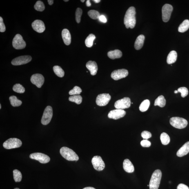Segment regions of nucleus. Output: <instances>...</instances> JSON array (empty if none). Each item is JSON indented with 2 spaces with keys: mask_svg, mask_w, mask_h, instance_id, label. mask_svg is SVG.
Masks as SVG:
<instances>
[{
  "mask_svg": "<svg viewBox=\"0 0 189 189\" xmlns=\"http://www.w3.org/2000/svg\"><path fill=\"white\" fill-rule=\"evenodd\" d=\"M136 9L134 7H130L126 11L124 18V24L127 28H133L136 24Z\"/></svg>",
  "mask_w": 189,
  "mask_h": 189,
  "instance_id": "1",
  "label": "nucleus"
},
{
  "mask_svg": "<svg viewBox=\"0 0 189 189\" xmlns=\"http://www.w3.org/2000/svg\"><path fill=\"white\" fill-rule=\"evenodd\" d=\"M60 153L67 160L72 161L79 160V157L76 153L67 147H62L60 150Z\"/></svg>",
  "mask_w": 189,
  "mask_h": 189,
  "instance_id": "2",
  "label": "nucleus"
},
{
  "mask_svg": "<svg viewBox=\"0 0 189 189\" xmlns=\"http://www.w3.org/2000/svg\"><path fill=\"white\" fill-rule=\"evenodd\" d=\"M162 173L159 170H156L153 173L150 183V189H158L160 183Z\"/></svg>",
  "mask_w": 189,
  "mask_h": 189,
  "instance_id": "3",
  "label": "nucleus"
},
{
  "mask_svg": "<svg viewBox=\"0 0 189 189\" xmlns=\"http://www.w3.org/2000/svg\"><path fill=\"white\" fill-rule=\"evenodd\" d=\"M170 123L173 126L176 128L182 129L185 128L188 124V121L183 118L173 117L171 118Z\"/></svg>",
  "mask_w": 189,
  "mask_h": 189,
  "instance_id": "4",
  "label": "nucleus"
},
{
  "mask_svg": "<svg viewBox=\"0 0 189 189\" xmlns=\"http://www.w3.org/2000/svg\"><path fill=\"white\" fill-rule=\"evenodd\" d=\"M22 143L17 138H10L4 143L3 146L7 149L18 148L21 146Z\"/></svg>",
  "mask_w": 189,
  "mask_h": 189,
  "instance_id": "5",
  "label": "nucleus"
},
{
  "mask_svg": "<svg viewBox=\"0 0 189 189\" xmlns=\"http://www.w3.org/2000/svg\"><path fill=\"white\" fill-rule=\"evenodd\" d=\"M53 109L50 106H47L45 109L41 120V123L43 125H47L50 122L52 118Z\"/></svg>",
  "mask_w": 189,
  "mask_h": 189,
  "instance_id": "6",
  "label": "nucleus"
},
{
  "mask_svg": "<svg viewBox=\"0 0 189 189\" xmlns=\"http://www.w3.org/2000/svg\"><path fill=\"white\" fill-rule=\"evenodd\" d=\"M12 45L16 50H22L26 46V43L22 36L17 34L13 40Z\"/></svg>",
  "mask_w": 189,
  "mask_h": 189,
  "instance_id": "7",
  "label": "nucleus"
},
{
  "mask_svg": "<svg viewBox=\"0 0 189 189\" xmlns=\"http://www.w3.org/2000/svg\"><path fill=\"white\" fill-rule=\"evenodd\" d=\"M173 8L171 5L169 4H165L162 9V19L163 22H167L170 20Z\"/></svg>",
  "mask_w": 189,
  "mask_h": 189,
  "instance_id": "8",
  "label": "nucleus"
},
{
  "mask_svg": "<svg viewBox=\"0 0 189 189\" xmlns=\"http://www.w3.org/2000/svg\"><path fill=\"white\" fill-rule=\"evenodd\" d=\"M30 157L31 159L36 160L42 163H48L50 161V158L48 156L41 153H34L31 154Z\"/></svg>",
  "mask_w": 189,
  "mask_h": 189,
  "instance_id": "9",
  "label": "nucleus"
},
{
  "mask_svg": "<svg viewBox=\"0 0 189 189\" xmlns=\"http://www.w3.org/2000/svg\"><path fill=\"white\" fill-rule=\"evenodd\" d=\"M131 104V102L129 98L125 97L119 100L114 103V107L116 109H124L129 108Z\"/></svg>",
  "mask_w": 189,
  "mask_h": 189,
  "instance_id": "10",
  "label": "nucleus"
},
{
  "mask_svg": "<svg viewBox=\"0 0 189 189\" xmlns=\"http://www.w3.org/2000/svg\"><path fill=\"white\" fill-rule=\"evenodd\" d=\"M92 162L94 168L96 170L102 171L105 168L104 162L100 156H94L92 159Z\"/></svg>",
  "mask_w": 189,
  "mask_h": 189,
  "instance_id": "11",
  "label": "nucleus"
},
{
  "mask_svg": "<svg viewBox=\"0 0 189 189\" xmlns=\"http://www.w3.org/2000/svg\"><path fill=\"white\" fill-rule=\"evenodd\" d=\"M111 99V97L108 94H99L96 99V103L99 106H104L106 105Z\"/></svg>",
  "mask_w": 189,
  "mask_h": 189,
  "instance_id": "12",
  "label": "nucleus"
},
{
  "mask_svg": "<svg viewBox=\"0 0 189 189\" xmlns=\"http://www.w3.org/2000/svg\"><path fill=\"white\" fill-rule=\"evenodd\" d=\"M32 59V58L30 56H20L13 60L11 63L14 66H19V65L27 64L31 61Z\"/></svg>",
  "mask_w": 189,
  "mask_h": 189,
  "instance_id": "13",
  "label": "nucleus"
},
{
  "mask_svg": "<svg viewBox=\"0 0 189 189\" xmlns=\"http://www.w3.org/2000/svg\"><path fill=\"white\" fill-rule=\"evenodd\" d=\"M45 79L42 75L39 74H33L31 77V81L38 88H41L44 83Z\"/></svg>",
  "mask_w": 189,
  "mask_h": 189,
  "instance_id": "14",
  "label": "nucleus"
},
{
  "mask_svg": "<svg viewBox=\"0 0 189 189\" xmlns=\"http://www.w3.org/2000/svg\"><path fill=\"white\" fill-rule=\"evenodd\" d=\"M129 74L128 70L124 69H120L114 71L111 74V77L115 80L123 79L126 77Z\"/></svg>",
  "mask_w": 189,
  "mask_h": 189,
  "instance_id": "15",
  "label": "nucleus"
},
{
  "mask_svg": "<svg viewBox=\"0 0 189 189\" xmlns=\"http://www.w3.org/2000/svg\"><path fill=\"white\" fill-rule=\"evenodd\" d=\"M125 114L126 112L124 110L121 109H116L111 111L108 114V117L109 119L116 120L124 117Z\"/></svg>",
  "mask_w": 189,
  "mask_h": 189,
  "instance_id": "16",
  "label": "nucleus"
},
{
  "mask_svg": "<svg viewBox=\"0 0 189 189\" xmlns=\"http://www.w3.org/2000/svg\"><path fill=\"white\" fill-rule=\"evenodd\" d=\"M32 28L36 31L42 33L45 30V26L44 23L42 21L39 20H36L32 23Z\"/></svg>",
  "mask_w": 189,
  "mask_h": 189,
  "instance_id": "17",
  "label": "nucleus"
},
{
  "mask_svg": "<svg viewBox=\"0 0 189 189\" xmlns=\"http://www.w3.org/2000/svg\"><path fill=\"white\" fill-rule=\"evenodd\" d=\"M86 67L90 71V74L92 75H95L97 73L98 67L97 63L95 61H90L87 63Z\"/></svg>",
  "mask_w": 189,
  "mask_h": 189,
  "instance_id": "18",
  "label": "nucleus"
},
{
  "mask_svg": "<svg viewBox=\"0 0 189 189\" xmlns=\"http://www.w3.org/2000/svg\"><path fill=\"white\" fill-rule=\"evenodd\" d=\"M62 37L65 45H69L70 44L71 42V36L68 30L67 29H63L62 32Z\"/></svg>",
  "mask_w": 189,
  "mask_h": 189,
  "instance_id": "19",
  "label": "nucleus"
},
{
  "mask_svg": "<svg viewBox=\"0 0 189 189\" xmlns=\"http://www.w3.org/2000/svg\"><path fill=\"white\" fill-rule=\"evenodd\" d=\"M123 168L125 172L132 173L134 171V167L129 160L125 159L123 161Z\"/></svg>",
  "mask_w": 189,
  "mask_h": 189,
  "instance_id": "20",
  "label": "nucleus"
},
{
  "mask_svg": "<svg viewBox=\"0 0 189 189\" xmlns=\"http://www.w3.org/2000/svg\"><path fill=\"white\" fill-rule=\"evenodd\" d=\"M189 152V141L185 143L178 151L177 155L178 157H182L186 155Z\"/></svg>",
  "mask_w": 189,
  "mask_h": 189,
  "instance_id": "21",
  "label": "nucleus"
},
{
  "mask_svg": "<svg viewBox=\"0 0 189 189\" xmlns=\"http://www.w3.org/2000/svg\"><path fill=\"white\" fill-rule=\"evenodd\" d=\"M145 38V36L143 35H140L138 36L134 43V48L136 50H140L143 47Z\"/></svg>",
  "mask_w": 189,
  "mask_h": 189,
  "instance_id": "22",
  "label": "nucleus"
},
{
  "mask_svg": "<svg viewBox=\"0 0 189 189\" xmlns=\"http://www.w3.org/2000/svg\"><path fill=\"white\" fill-rule=\"evenodd\" d=\"M108 57L111 59H114L121 58L122 56V52L118 50L110 51L108 53Z\"/></svg>",
  "mask_w": 189,
  "mask_h": 189,
  "instance_id": "23",
  "label": "nucleus"
},
{
  "mask_svg": "<svg viewBox=\"0 0 189 189\" xmlns=\"http://www.w3.org/2000/svg\"><path fill=\"white\" fill-rule=\"evenodd\" d=\"M177 54L174 50L171 51L167 57V62L168 64H171L176 62L177 60Z\"/></svg>",
  "mask_w": 189,
  "mask_h": 189,
  "instance_id": "24",
  "label": "nucleus"
},
{
  "mask_svg": "<svg viewBox=\"0 0 189 189\" xmlns=\"http://www.w3.org/2000/svg\"><path fill=\"white\" fill-rule=\"evenodd\" d=\"M189 28V21L188 20H185L179 27L178 31L181 33L185 32L188 31Z\"/></svg>",
  "mask_w": 189,
  "mask_h": 189,
  "instance_id": "25",
  "label": "nucleus"
},
{
  "mask_svg": "<svg viewBox=\"0 0 189 189\" xmlns=\"http://www.w3.org/2000/svg\"><path fill=\"white\" fill-rule=\"evenodd\" d=\"M166 99H165L164 96L163 95H161L159 96L155 100L154 105L155 106L158 105L160 107H163L166 105Z\"/></svg>",
  "mask_w": 189,
  "mask_h": 189,
  "instance_id": "26",
  "label": "nucleus"
},
{
  "mask_svg": "<svg viewBox=\"0 0 189 189\" xmlns=\"http://www.w3.org/2000/svg\"><path fill=\"white\" fill-rule=\"evenodd\" d=\"M9 100L11 105L13 107H17L20 106L22 103V101L18 99L16 96H12L9 97Z\"/></svg>",
  "mask_w": 189,
  "mask_h": 189,
  "instance_id": "27",
  "label": "nucleus"
},
{
  "mask_svg": "<svg viewBox=\"0 0 189 189\" xmlns=\"http://www.w3.org/2000/svg\"><path fill=\"white\" fill-rule=\"evenodd\" d=\"M96 38L95 36L93 34H91L89 35L85 40V44L88 47H91L93 44V42Z\"/></svg>",
  "mask_w": 189,
  "mask_h": 189,
  "instance_id": "28",
  "label": "nucleus"
},
{
  "mask_svg": "<svg viewBox=\"0 0 189 189\" xmlns=\"http://www.w3.org/2000/svg\"><path fill=\"white\" fill-rule=\"evenodd\" d=\"M150 105V101L148 99L145 100L140 105L139 107V110L142 112L146 111L148 109Z\"/></svg>",
  "mask_w": 189,
  "mask_h": 189,
  "instance_id": "29",
  "label": "nucleus"
},
{
  "mask_svg": "<svg viewBox=\"0 0 189 189\" xmlns=\"http://www.w3.org/2000/svg\"><path fill=\"white\" fill-rule=\"evenodd\" d=\"M160 139L161 143L163 145H168L170 143V137L166 133L163 132L161 134Z\"/></svg>",
  "mask_w": 189,
  "mask_h": 189,
  "instance_id": "30",
  "label": "nucleus"
},
{
  "mask_svg": "<svg viewBox=\"0 0 189 189\" xmlns=\"http://www.w3.org/2000/svg\"><path fill=\"white\" fill-rule=\"evenodd\" d=\"M69 100L77 104H80L82 102V98L80 95H75L70 96L69 98Z\"/></svg>",
  "mask_w": 189,
  "mask_h": 189,
  "instance_id": "31",
  "label": "nucleus"
},
{
  "mask_svg": "<svg viewBox=\"0 0 189 189\" xmlns=\"http://www.w3.org/2000/svg\"><path fill=\"white\" fill-rule=\"evenodd\" d=\"M54 73L56 75L60 77H63L65 75V72L60 67L55 66L53 67Z\"/></svg>",
  "mask_w": 189,
  "mask_h": 189,
  "instance_id": "32",
  "label": "nucleus"
},
{
  "mask_svg": "<svg viewBox=\"0 0 189 189\" xmlns=\"http://www.w3.org/2000/svg\"><path fill=\"white\" fill-rule=\"evenodd\" d=\"M13 90L17 93L22 94L25 92V89L22 85L20 84H16L13 87Z\"/></svg>",
  "mask_w": 189,
  "mask_h": 189,
  "instance_id": "33",
  "label": "nucleus"
},
{
  "mask_svg": "<svg viewBox=\"0 0 189 189\" xmlns=\"http://www.w3.org/2000/svg\"><path fill=\"white\" fill-rule=\"evenodd\" d=\"M14 178L16 182H19L21 181L22 176L21 172L17 170H14L13 171Z\"/></svg>",
  "mask_w": 189,
  "mask_h": 189,
  "instance_id": "34",
  "label": "nucleus"
},
{
  "mask_svg": "<svg viewBox=\"0 0 189 189\" xmlns=\"http://www.w3.org/2000/svg\"><path fill=\"white\" fill-rule=\"evenodd\" d=\"M34 8L35 10L39 11H43L45 9L44 4L42 1H38L34 5Z\"/></svg>",
  "mask_w": 189,
  "mask_h": 189,
  "instance_id": "35",
  "label": "nucleus"
},
{
  "mask_svg": "<svg viewBox=\"0 0 189 189\" xmlns=\"http://www.w3.org/2000/svg\"><path fill=\"white\" fill-rule=\"evenodd\" d=\"M88 15L90 18L93 19H99L100 17L99 13L97 11L91 10L88 12Z\"/></svg>",
  "mask_w": 189,
  "mask_h": 189,
  "instance_id": "36",
  "label": "nucleus"
},
{
  "mask_svg": "<svg viewBox=\"0 0 189 189\" xmlns=\"http://www.w3.org/2000/svg\"><path fill=\"white\" fill-rule=\"evenodd\" d=\"M82 92L81 88L79 87L76 86L72 90L69 92V94L70 95H79Z\"/></svg>",
  "mask_w": 189,
  "mask_h": 189,
  "instance_id": "37",
  "label": "nucleus"
},
{
  "mask_svg": "<svg viewBox=\"0 0 189 189\" xmlns=\"http://www.w3.org/2000/svg\"><path fill=\"white\" fill-rule=\"evenodd\" d=\"M82 14V11L81 9L77 8L75 12V19L76 22L79 23L81 21V18Z\"/></svg>",
  "mask_w": 189,
  "mask_h": 189,
  "instance_id": "38",
  "label": "nucleus"
},
{
  "mask_svg": "<svg viewBox=\"0 0 189 189\" xmlns=\"http://www.w3.org/2000/svg\"><path fill=\"white\" fill-rule=\"evenodd\" d=\"M178 92H180L182 97L184 98L188 95V90L186 87H180L178 90Z\"/></svg>",
  "mask_w": 189,
  "mask_h": 189,
  "instance_id": "39",
  "label": "nucleus"
},
{
  "mask_svg": "<svg viewBox=\"0 0 189 189\" xmlns=\"http://www.w3.org/2000/svg\"><path fill=\"white\" fill-rule=\"evenodd\" d=\"M141 137L145 139H148L152 137V134L150 132L144 131L141 134Z\"/></svg>",
  "mask_w": 189,
  "mask_h": 189,
  "instance_id": "40",
  "label": "nucleus"
},
{
  "mask_svg": "<svg viewBox=\"0 0 189 189\" xmlns=\"http://www.w3.org/2000/svg\"><path fill=\"white\" fill-rule=\"evenodd\" d=\"M141 144L142 146L148 148L151 145V143L147 139H144L141 141Z\"/></svg>",
  "mask_w": 189,
  "mask_h": 189,
  "instance_id": "41",
  "label": "nucleus"
},
{
  "mask_svg": "<svg viewBox=\"0 0 189 189\" xmlns=\"http://www.w3.org/2000/svg\"><path fill=\"white\" fill-rule=\"evenodd\" d=\"M6 30L4 23H3V20L1 17H0V32H4Z\"/></svg>",
  "mask_w": 189,
  "mask_h": 189,
  "instance_id": "42",
  "label": "nucleus"
},
{
  "mask_svg": "<svg viewBox=\"0 0 189 189\" xmlns=\"http://www.w3.org/2000/svg\"><path fill=\"white\" fill-rule=\"evenodd\" d=\"M177 189H189V188L187 185L180 183L178 185Z\"/></svg>",
  "mask_w": 189,
  "mask_h": 189,
  "instance_id": "43",
  "label": "nucleus"
},
{
  "mask_svg": "<svg viewBox=\"0 0 189 189\" xmlns=\"http://www.w3.org/2000/svg\"><path fill=\"white\" fill-rule=\"evenodd\" d=\"M99 19L100 21L104 23H107V19L105 17V16L104 15H101L100 16Z\"/></svg>",
  "mask_w": 189,
  "mask_h": 189,
  "instance_id": "44",
  "label": "nucleus"
},
{
  "mask_svg": "<svg viewBox=\"0 0 189 189\" xmlns=\"http://www.w3.org/2000/svg\"><path fill=\"white\" fill-rule=\"evenodd\" d=\"M86 4L87 6L88 7H90L91 6V4L90 0H87L86 1Z\"/></svg>",
  "mask_w": 189,
  "mask_h": 189,
  "instance_id": "45",
  "label": "nucleus"
},
{
  "mask_svg": "<svg viewBox=\"0 0 189 189\" xmlns=\"http://www.w3.org/2000/svg\"><path fill=\"white\" fill-rule=\"evenodd\" d=\"M48 2L49 4L50 5H51L53 4L54 3V1H53V0H48Z\"/></svg>",
  "mask_w": 189,
  "mask_h": 189,
  "instance_id": "46",
  "label": "nucleus"
},
{
  "mask_svg": "<svg viewBox=\"0 0 189 189\" xmlns=\"http://www.w3.org/2000/svg\"><path fill=\"white\" fill-rule=\"evenodd\" d=\"M83 189H96L95 188H92V187H86V188H83Z\"/></svg>",
  "mask_w": 189,
  "mask_h": 189,
  "instance_id": "47",
  "label": "nucleus"
},
{
  "mask_svg": "<svg viewBox=\"0 0 189 189\" xmlns=\"http://www.w3.org/2000/svg\"><path fill=\"white\" fill-rule=\"evenodd\" d=\"M93 1H94V2L97 3H99L101 1L100 0H94Z\"/></svg>",
  "mask_w": 189,
  "mask_h": 189,
  "instance_id": "48",
  "label": "nucleus"
},
{
  "mask_svg": "<svg viewBox=\"0 0 189 189\" xmlns=\"http://www.w3.org/2000/svg\"><path fill=\"white\" fill-rule=\"evenodd\" d=\"M178 92V90H175L174 91V93L175 94H177Z\"/></svg>",
  "mask_w": 189,
  "mask_h": 189,
  "instance_id": "49",
  "label": "nucleus"
},
{
  "mask_svg": "<svg viewBox=\"0 0 189 189\" xmlns=\"http://www.w3.org/2000/svg\"><path fill=\"white\" fill-rule=\"evenodd\" d=\"M81 1L82 2H84L85 1V0H83V1H82V0H81Z\"/></svg>",
  "mask_w": 189,
  "mask_h": 189,
  "instance_id": "50",
  "label": "nucleus"
},
{
  "mask_svg": "<svg viewBox=\"0 0 189 189\" xmlns=\"http://www.w3.org/2000/svg\"><path fill=\"white\" fill-rule=\"evenodd\" d=\"M64 1H65V2H67V1H68V0H67V1H65V0H64Z\"/></svg>",
  "mask_w": 189,
  "mask_h": 189,
  "instance_id": "51",
  "label": "nucleus"
},
{
  "mask_svg": "<svg viewBox=\"0 0 189 189\" xmlns=\"http://www.w3.org/2000/svg\"><path fill=\"white\" fill-rule=\"evenodd\" d=\"M1 109V104H0V109Z\"/></svg>",
  "mask_w": 189,
  "mask_h": 189,
  "instance_id": "52",
  "label": "nucleus"
},
{
  "mask_svg": "<svg viewBox=\"0 0 189 189\" xmlns=\"http://www.w3.org/2000/svg\"><path fill=\"white\" fill-rule=\"evenodd\" d=\"M14 189H20L18 188H14Z\"/></svg>",
  "mask_w": 189,
  "mask_h": 189,
  "instance_id": "53",
  "label": "nucleus"
},
{
  "mask_svg": "<svg viewBox=\"0 0 189 189\" xmlns=\"http://www.w3.org/2000/svg\"><path fill=\"white\" fill-rule=\"evenodd\" d=\"M148 186H149V185H148Z\"/></svg>",
  "mask_w": 189,
  "mask_h": 189,
  "instance_id": "54",
  "label": "nucleus"
}]
</instances>
